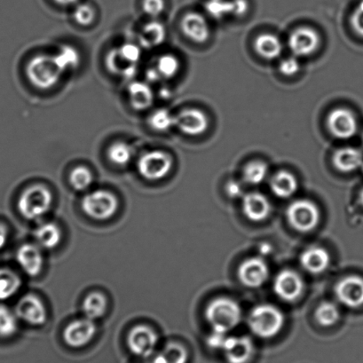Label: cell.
Instances as JSON below:
<instances>
[{
    "label": "cell",
    "instance_id": "6da1fadb",
    "mask_svg": "<svg viewBox=\"0 0 363 363\" xmlns=\"http://www.w3.org/2000/svg\"><path fill=\"white\" fill-rule=\"evenodd\" d=\"M204 315L213 330L228 333L241 323L242 312L241 306L234 299L220 297L214 298L207 305Z\"/></svg>",
    "mask_w": 363,
    "mask_h": 363
},
{
    "label": "cell",
    "instance_id": "7a4b0ae2",
    "mask_svg": "<svg viewBox=\"0 0 363 363\" xmlns=\"http://www.w3.org/2000/svg\"><path fill=\"white\" fill-rule=\"evenodd\" d=\"M247 323L250 330L255 336L269 340L283 330L285 317L284 313L277 306L260 304L252 309Z\"/></svg>",
    "mask_w": 363,
    "mask_h": 363
},
{
    "label": "cell",
    "instance_id": "3957f363",
    "mask_svg": "<svg viewBox=\"0 0 363 363\" xmlns=\"http://www.w3.org/2000/svg\"><path fill=\"white\" fill-rule=\"evenodd\" d=\"M30 82L41 90H48L59 83L63 75L55 55H38L30 60L26 68Z\"/></svg>",
    "mask_w": 363,
    "mask_h": 363
},
{
    "label": "cell",
    "instance_id": "277c9868",
    "mask_svg": "<svg viewBox=\"0 0 363 363\" xmlns=\"http://www.w3.org/2000/svg\"><path fill=\"white\" fill-rule=\"evenodd\" d=\"M52 195L47 186L33 185L26 189L20 196L17 207L26 220H35L45 216L50 210Z\"/></svg>",
    "mask_w": 363,
    "mask_h": 363
},
{
    "label": "cell",
    "instance_id": "5b68a950",
    "mask_svg": "<svg viewBox=\"0 0 363 363\" xmlns=\"http://www.w3.org/2000/svg\"><path fill=\"white\" fill-rule=\"evenodd\" d=\"M286 218L296 231L308 233L319 225L320 213L318 206L312 201L298 199L289 204Z\"/></svg>",
    "mask_w": 363,
    "mask_h": 363
},
{
    "label": "cell",
    "instance_id": "8992f818",
    "mask_svg": "<svg viewBox=\"0 0 363 363\" xmlns=\"http://www.w3.org/2000/svg\"><path fill=\"white\" fill-rule=\"evenodd\" d=\"M81 206L88 217L96 220H107L118 211V200L111 192L95 190L84 197Z\"/></svg>",
    "mask_w": 363,
    "mask_h": 363
},
{
    "label": "cell",
    "instance_id": "52a82bcc",
    "mask_svg": "<svg viewBox=\"0 0 363 363\" xmlns=\"http://www.w3.org/2000/svg\"><path fill=\"white\" fill-rule=\"evenodd\" d=\"M172 167L170 155L162 150H151L140 156L137 170L147 181L156 182L167 177Z\"/></svg>",
    "mask_w": 363,
    "mask_h": 363
},
{
    "label": "cell",
    "instance_id": "ba28073f",
    "mask_svg": "<svg viewBox=\"0 0 363 363\" xmlns=\"http://www.w3.org/2000/svg\"><path fill=\"white\" fill-rule=\"evenodd\" d=\"M273 289L274 294L281 301L294 302L304 294L305 283L294 270L284 269L274 277Z\"/></svg>",
    "mask_w": 363,
    "mask_h": 363
},
{
    "label": "cell",
    "instance_id": "9c48e42d",
    "mask_svg": "<svg viewBox=\"0 0 363 363\" xmlns=\"http://www.w3.org/2000/svg\"><path fill=\"white\" fill-rule=\"evenodd\" d=\"M328 129L338 140L352 139L358 132V121L354 112L345 108L333 109L328 116Z\"/></svg>",
    "mask_w": 363,
    "mask_h": 363
},
{
    "label": "cell",
    "instance_id": "30bf717a",
    "mask_svg": "<svg viewBox=\"0 0 363 363\" xmlns=\"http://www.w3.org/2000/svg\"><path fill=\"white\" fill-rule=\"evenodd\" d=\"M269 267L260 257L245 259L238 267V278L245 287H262L269 277Z\"/></svg>",
    "mask_w": 363,
    "mask_h": 363
},
{
    "label": "cell",
    "instance_id": "8fae6325",
    "mask_svg": "<svg viewBox=\"0 0 363 363\" xmlns=\"http://www.w3.org/2000/svg\"><path fill=\"white\" fill-rule=\"evenodd\" d=\"M320 45L318 33L309 27L298 28L292 31L288 40L289 48L298 58L315 54Z\"/></svg>",
    "mask_w": 363,
    "mask_h": 363
},
{
    "label": "cell",
    "instance_id": "7c38bea8",
    "mask_svg": "<svg viewBox=\"0 0 363 363\" xmlns=\"http://www.w3.org/2000/svg\"><path fill=\"white\" fill-rule=\"evenodd\" d=\"M157 343V334L145 325L136 326L128 334V345L130 351L139 357L147 358L152 355Z\"/></svg>",
    "mask_w": 363,
    "mask_h": 363
},
{
    "label": "cell",
    "instance_id": "4fadbf2b",
    "mask_svg": "<svg viewBox=\"0 0 363 363\" xmlns=\"http://www.w3.org/2000/svg\"><path fill=\"white\" fill-rule=\"evenodd\" d=\"M335 295L347 308H359L363 306V278L357 276L344 277L335 286Z\"/></svg>",
    "mask_w": 363,
    "mask_h": 363
},
{
    "label": "cell",
    "instance_id": "5bb4252c",
    "mask_svg": "<svg viewBox=\"0 0 363 363\" xmlns=\"http://www.w3.org/2000/svg\"><path fill=\"white\" fill-rule=\"evenodd\" d=\"M15 312L18 319L33 326L44 325L48 320L47 308L43 302L34 295H26L19 299Z\"/></svg>",
    "mask_w": 363,
    "mask_h": 363
},
{
    "label": "cell",
    "instance_id": "9a60e30c",
    "mask_svg": "<svg viewBox=\"0 0 363 363\" xmlns=\"http://www.w3.org/2000/svg\"><path fill=\"white\" fill-rule=\"evenodd\" d=\"M175 128L189 136H199L209 128V118L199 108H186L175 116Z\"/></svg>",
    "mask_w": 363,
    "mask_h": 363
},
{
    "label": "cell",
    "instance_id": "2e32d148",
    "mask_svg": "<svg viewBox=\"0 0 363 363\" xmlns=\"http://www.w3.org/2000/svg\"><path fill=\"white\" fill-rule=\"evenodd\" d=\"M96 333V326L93 320L86 318L73 320L65 328L63 338L65 343L72 348L86 347Z\"/></svg>",
    "mask_w": 363,
    "mask_h": 363
},
{
    "label": "cell",
    "instance_id": "e0dca14e",
    "mask_svg": "<svg viewBox=\"0 0 363 363\" xmlns=\"http://www.w3.org/2000/svg\"><path fill=\"white\" fill-rule=\"evenodd\" d=\"M222 351L228 363H248L255 355V347L248 337H228Z\"/></svg>",
    "mask_w": 363,
    "mask_h": 363
},
{
    "label": "cell",
    "instance_id": "ac0fdd59",
    "mask_svg": "<svg viewBox=\"0 0 363 363\" xmlns=\"http://www.w3.org/2000/svg\"><path fill=\"white\" fill-rule=\"evenodd\" d=\"M242 207L245 216L252 222L266 220L272 209L269 200L259 192L246 194L242 197Z\"/></svg>",
    "mask_w": 363,
    "mask_h": 363
},
{
    "label": "cell",
    "instance_id": "d6986e66",
    "mask_svg": "<svg viewBox=\"0 0 363 363\" xmlns=\"http://www.w3.org/2000/svg\"><path fill=\"white\" fill-rule=\"evenodd\" d=\"M182 30L185 36L197 44H203L209 40L211 30L209 24L199 13H189L183 17Z\"/></svg>",
    "mask_w": 363,
    "mask_h": 363
},
{
    "label": "cell",
    "instance_id": "ffe728a7",
    "mask_svg": "<svg viewBox=\"0 0 363 363\" xmlns=\"http://www.w3.org/2000/svg\"><path fill=\"white\" fill-rule=\"evenodd\" d=\"M16 259L28 276L37 277L43 269V255L37 245L26 244L21 246L16 252Z\"/></svg>",
    "mask_w": 363,
    "mask_h": 363
},
{
    "label": "cell",
    "instance_id": "44dd1931",
    "mask_svg": "<svg viewBox=\"0 0 363 363\" xmlns=\"http://www.w3.org/2000/svg\"><path fill=\"white\" fill-rule=\"evenodd\" d=\"M299 262L306 272L320 274L329 267L330 257L325 249L319 247V246H312L301 253Z\"/></svg>",
    "mask_w": 363,
    "mask_h": 363
},
{
    "label": "cell",
    "instance_id": "7402d4cb",
    "mask_svg": "<svg viewBox=\"0 0 363 363\" xmlns=\"http://www.w3.org/2000/svg\"><path fill=\"white\" fill-rule=\"evenodd\" d=\"M362 164L363 153L354 147H342L337 150L333 156L335 168L345 174L361 169Z\"/></svg>",
    "mask_w": 363,
    "mask_h": 363
},
{
    "label": "cell",
    "instance_id": "603a6c76",
    "mask_svg": "<svg viewBox=\"0 0 363 363\" xmlns=\"http://www.w3.org/2000/svg\"><path fill=\"white\" fill-rule=\"evenodd\" d=\"M298 179L291 172L280 171L277 172L271 179L270 189L274 196L281 199H290L297 192Z\"/></svg>",
    "mask_w": 363,
    "mask_h": 363
},
{
    "label": "cell",
    "instance_id": "cb8c5ba5",
    "mask_svg": "<svg viewBox=\"0 0 363 363\" xmlns=\"http://www.w3.org/2000/svg\"><path fill=\"white\" fill-rule=\"evenodd\" d=\"M130 104L137 111H145L152 106L154 102L153 90L149 84L135 82L128 87Z\"/></svg>",
    "mask_w": 363,
    "mask_h": 363
},
{
    "label": "cell",
    "instance_id": "d4e9b609",
    "mask_svg": "<svg viewBox=\"0 0 363 363\" xmlns=\"http://www.w3.org/2000/svg\"><path fill=\"white\" fill-rule=\"evenodd\" d=\"M255 49L258 55L266 60L279 58L283 52V43L276 35L265 33L260 35L255 41Z\"/></svg>",
    "mask_w": 363,
    "mask_h": 363
},
{
    "label": "cell",
    "instance_id": "484cf974",
    "mask_svg": "<svg viewBox=\"0 0 363 363\" xmlns=\"http://www.w3.org/2000/svg\"><path fill=\"white\" fill-rule=\"evenodd\" d=\"M34 238L40 247L52 250L61 242L62 231L57 225L48 222L38 225L34 232Z\"/></svg>",
    "mask_w": 363,
    "mask_h": 363
},
{
    "label": "cell",
    "instance_id": "4316f807",
    "mask_svg": "<svg viewBox=\"0 0 363 363\" xmlns=\"http://www.w3.org/2000/svg\"><path fill=\"white\" fill-rule=\"evenodd\" d=\"M22 287V280L13 270L0 269V301H9Z\"/></svg>",
    "mask_w": 363,
    "mask_h": 363
},
{
    "label": "cell",
    "instance_id": "83f0119b",
    "mask_svg": "<svg viewBox=\"0 0 363 363\" xmlns=\"http://www.w3.org/2000/svg\"><path fill=\"white\" fill-rule=\"evenodd\" d=\"M140 37V43L145 47H157L163 44L167 37V30L163 23L157 20H152L143 26Z\"/></svg>",
    "mask_w": 363,
    "mask_h": 363
},
{
    "label": "cell",
    "instance_id": "f1b7e54d",
    "mask_svg": "<svg viewBox=\"0 0 363 363\" xmlns=\"http://www.w3.org/2000/svg\"><path fill=\"white\" fill-rule=\"evenodd\" d=\"M82 310L86 318L100 319L107 311V298L100 292H91L84 299Z\"/></svg>",
    "mask_w": 363,
    "mask_h": 363
},
{
    "label": "cell",
    "instance_id": "f546056e",
    "mask_svg": "<svg viewBox=\"0 0 363 363\" xmlns=\"http://www.w3.org/2000/svg\"><path fill=\"white\" fill-rule=\"evenodd\" d=\"M188 351L181 344L169 343L152 359L154 363H186Z\"/></svg>",
    "mask_w": 363,
    "mask_h": 363
},
{
    "label": "cell",
    "instance_id": "4dcf8cb0",
    "mask_svg": "<svg viewBox=\"0 0 363 363\" xmlns=\"http://www.w3.org/2000/svg\"><path fill=\"white\" fill-rule=\"evenodd\" d=\"M55 58L63 73L72 72L80 62L79 52L72 45H62L55 55Z\"/></svg>",
    "mask_w": 363,
    "mask_h": 363
},
{
    "label": "cell",
    "instance_id": "1f68e13d",
    "mask_svg": "<svg viewBox=\"0 0 363 363\" xmlns=\"http://www.w3.org/2000/svg\"><path fill=\"white\" fill-rule=\"evenodd\" d=\"M18 330V317L16 312L5 305L0 304V338L15 336Z\"/></svg>",
    "mask_w": 363,
    "mask_h": 363
},
{
    "label": "cell",
    "instance_id": "d6a6232c",
    "mask_svg": "<svg viewBox=\"0 0 363 363\" xmlns=\"http://www.w3.org/2000/svg\"><path fill=\"white\" fill-rule=\"evenodd\" d=\"M107 154L111 163L118 165V167H125L133 160V150L129 144L124 142H116L109 146Z\"/></svg>",
    "mask_w": 363,
    "mask_h": 363
},
{
    "label": "cell",
    "instance_id": "836d02e7",
    "mask_svg": "<svg viewBox=\"0 0 363 363\" xmlns=\"http://www.w3.org/2000/svg\"><path fill=\"white\" fill-rule=\"evenodd\" d=\"M315 317L320 325L323 327L333 326L340 318V308L333 302H323L316 308Z\"/></svg>",
    "mask_w": 363,
    "mask_h": 363
},
{
    "label": "cell",
    "instance_id": "e575fe53",
    "mask_svg": "<svg viewBox=\"0 0 363 363\" xmlns=\"http://www.w3.org/2000/svg\"><path fill=\"white\" fill-rule=\"evenodd\" d=\"M179 59L174 55H162L157 58L154 68L161 79H170L177 75L179 69Z\"/></svg>",
    "mask_w": 363,
    "mask_h": 363
},
{
    "label": "cell",
    "instance_id": "d590c367",
    "mask_svg": "<svg viewBox=\"0 0 363 363\" xmlns=\"http://www.w3.org/2000/svg\"><path fill=\"white\" fill-rule=\"evenodd\" d=\"M269 167L262 161H253L246 165L244 171L245 181L250 185L257 186L266 181Z\"/></svg>",
    "mask_w": 363,
    "mask_h": 363
},
{
    "label": "cell",
    "instance_id": "8d00e7d4",
    "mask_svg": "<svg viewBox=\"0 0 363 363\" xmlns=\"http://www.w3.org/2000/svg\"><path fill=\"white\" fill-rule=\"evenodd\" d=\"M149 125L157 132L169 131L175 126V116H172L167 109H157L150 116Z\"/></svg>",
    "mask_w": 363,
    "mask_h": 363
},
{
    "label": "cell",
    "instance_id": "74e56055",
    "mask_svg": "<svg viewBox=\"0 0 363 363\" xmlns=\"http://www.w3.org/2000/svg\"><path fill=\"white\" fill-rule=\"evenodd\" d=\"M94 176L89 169L82 167L74 168L69 175V183L77 191H84L90 188Z\"/></svg>",
    "mask_w": 363,
    "mask_h": 363
},
{
    "label": "cell",
    "instance_id": "f35d334b",
    "mask_svg": "<svg viewBox=\"0 0 363 363\" xmlns=\"http://www.w3.org/2000/svg\"><path fill=\"white\" fill-rule=\"evenodd\" d=\"M107 65L108 68L111 69L112 72L125 77L133 75L136 70L135 65H129L128 62H126L120 57L118 51H116V48L113 49L108 55Z\"/></svg>",
    "mask_w": 363,
    "mask_h": 363
},
{
    "label": "cell",
    "instance_id": "ab89813d",
    "mask_svg": "<svg viewBox=\"0 0 363 363\" xmlns=\"http://www.w3.org/2000/svg\"><path fill=\"white\" fill-rule=\"evenodd\" d=\"M206 10L213 18H223L231 15V0H208Z\"/></svg>",
    "mask_w": 363,
    "mask_h": 363
},
{
    "label": "cell",
    "instance_id": "60d3db41",
    "mask_svg": "<svg viewBox=\"0 0 363 363\" xmlns=\"http://www.w3.org/2000/svg\"><path fill=\"white\" fill-rule=\"evenodd\" d=\"M96 13L95 10L89 4L77 5L73 11V18L80 26H90L94 22Z\"/></svg>",
    "mask_w": 363,
    "mask_h": 363
},
{
    "label": "cell",
    "instance_id": "b9f144b4",
    "mask_svg": "<svg viewBox=\"0 0 363 363\" xmlns=\"http://www.w3.org/2000/svg\"><path fill=\"white\" fill-rule=\"evenodd\" d=\"M116 51H118L120 57L131 65L136 66L142 58V50H140L139 45L133 43L123 44L121 47L116 48Z\"/></svg>",
    "mask_w": 363,
    "mask_h": 363
},
{
    "label": "cell",
    "instance_id": "7bdbcfd3",
    "mask_svg": "<svg viewBox=\"0 0 363 363\" xmlns=\"http://www.w3.org/2000/svg\"><path fill=\"white\" fill-rule=\"evenodd\" d=\"M165 9L164 0H143V10L152 19L160 16Z\"/></svg>",
    "mask_w": 363,
    "mask_h": 363
},
{
    "label": "cell",
    "instance_id": "ee69618b",
    "mask_svg": "<svg viewBox=\"0 0 363 363\" xmlns=\"http://www.w3.org/2000/svg\"><path fill=\"white\" fill-rule=\"evenodd\" d=\"M280 72L285 77H294L301 70V63L298 57H289L283 60L279 65Z\"/></svg>",
    "mask_w": 363,
    "mask_h": 363
},
{
    "label": "cell",
    "instance_id": "f6af8a7d",
    "mask_svg": "<svg viewBox=\"0 0 363 363\" xmlns=\"http://www.w3.org/2000/svg\"><path fill=\"white\" fill-rule=\"evenodd\" d=\"M351 26L358 36L363 38V0L359 3L351 16Z\"/></svg>",
    "mask_w": 363,
    "mask_h": 363
},
{
    "label": "cell",
    "instance_id": "bcb514c9",
    "mask_svg": "<svg viewBox=\"0 0 363 363\" xmlns=\"http://www.w3.org/2000/svg\"><path fill=\"white\" fill-rule=\"evenodd\" d=\"M227 337V333L213 330V333L207 337V345L210 348L214 349V350H222Z\"/></svg>",
    "mask_w": 363,
    "mask_h": 363
},
{
    "label": "cell",
    "instance_id": "7dc6e473",
    "mask_svg": "<svg viewBox=\"0 0 363 363\" xmlns=\"http://www.w3.org/2000/svg\"><path fill=\"white\" fill-rule=\"evenodd\" d=\"M249 10L247 0H231V15L235 16H245Z\"/></svg>",
    "mask_w": 363,
    "mask_h": 363
},
{
    "label": "cell",
    "instance_id": "c3c4849f",
    "mask_svg": "<svg viewBox=\"0 0 363 363\" xmlns=\"http://www.w3.org/2000/svg\"><path fill=\"white\" fill-rule=\"evenodd\" d=\"M227 192L229 196L236 199V197L242 196V186L238 182H229L227 185Z\"/></svg>",
    "mask_w": 363,
    "mask_h": 363
},
{
    "label": "cell",
    "instance_id": "681fc988",
    "mask_svg": "<svg viewBox=\"0 0 363 363\" xmlns=\"http://www.w3.org/2000/svg\"><path fill=\"white\" fill-rule=\"evenodd\" d=\"M9 230L4 224L0 223V250L8 244Z\"/></svg>",
    "mask_w": 363,
    "mask_h": 363
},
{
    "label": "cell",
    "instance_id": "f907efd6",
    "mask_svg": "<svg viewBox=\"0 0 363 363\" xmlns=\"http://www.w3.org/2000/svg\"><path fill=\"white\" fill-rule=\"evenodd\" d=\"M79 0H55V2L57 3L58 5L69 6L75 5Z\"/></svg>",
    "mask_w": 363,
    "mask_h": 363
},
{
    "label": "cell",
    "instance_id": "816d5d0a",
    "mask_svg": "<svg viewBox=\"0 0 363 363\" xmlns=\"http://www.w3.org/2000/svg\"><path fill=\"white\" fill-rule=\"evenodd\" d=\"M270 249H271L270 245L264 244L262 246H260L259 251H260V252H262V255H267V253L270 252V251H271Z\"/></svg>",
    "mask_w": 363,
    "mask_h": 363
},
{
    "label": "cell",
    "instance_id": "f5cc1de1",
    "mask_svg": "<svg viewBox=\"0 0 363 363\" xmlns=\"http://www.w3.org/2000/svg\"><path fill=\"white\" fill-rule=\"evenodd\" d=\"M359 199L363 206V189H362V191L359 192Z\"/></svg>",
    "mask_w": 363,
    "mask_h": 363
},
{
    "label": "cell",
    "instance_id": "db71d44e",
    "mask_svg": "<svg viewBox=\"0 0 363 363\" xmlns=\"http://www.w3.org/2000/svg\"><path fill=\"white\" fill-rule=\"evenodd\" d=\"M361 170H362V174H363V164H362V165Z\"/></svg>",
    "mask_w": 363,
    "mask_h": 363
},
{
    "label": "cell",
    "instance_id": "11a10c76",
    "mask_svg": "<svg viewBox=\"0 0 363 363\" xmlns=\"http://www.w3.org/2000/svg\"><path fill=\"white\" fill-rule=\"evenodd\" d=\"M145 363H154V362H152V359H151L150 362H145Z\"/></svg>",
    "mask_w": 363,
    "mask_h": 363
},
{
    "label": "cell",
    "instance_id": "9f6ffc18",
    "mask_svg": "<svg viewBox=\"0 0 363 363\" xmlns=\"http://www.w3.org/2000/svg\"><path fill=\"white\" fill-rule=\"evenodd\" d=\"M362 144H363V133H362Z\"/></svg>",
    "mask_w": 363,
    "mask_h": 363
}]
</instances>
